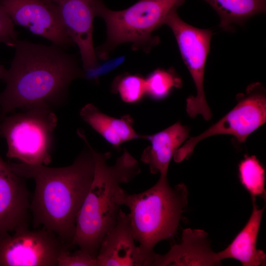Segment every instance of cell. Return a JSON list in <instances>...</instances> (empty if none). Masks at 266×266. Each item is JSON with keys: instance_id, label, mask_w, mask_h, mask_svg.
Returning <instances> with one entry per match:
<instances>
[{"instance_id": "cell-24", "label": "cell", "mask_w": 266, "mask_h": 266, "mask_svg": "<svg viewBox=\"0 0 266 266\" xmlns=\"http://www.w3.org/2000/svg\"><path fill=\"white\" fill-rule=\"evenodd\" d=\"M4 72H0V80L3 77V76L4 75ZM2 117V115L1 111V109L0 107V119H1Z\"/></svg>"}, {"instance_id": "cell-2", "label": "cell", "mask_w": 266, "mask_h": 266, "mask_svg": "<svg viewBox=\"0 0 266 266\" xmlns=\"http://www.w3.org/2000/svg\"><path fill=\"white\" fill-rule=\"evenodd\" d=\"M15 54L2 79L0 94L2 117L16 109L46 107L53 109L66 100L70 83L85 73L64 48L18 40Z\"/></svg>"}, {"instance_id": "cell-3", "label": "cell", "mask_w": 266, "mask_h": 266, "mask_svg": "<svg viewBox=\"0 0 266 266\" xmlns=\"http://www.w3.org/2000/svg\"><path fill=\"white\" fill-rule=\"evenodd\" d=\"M94 178L78 212L75 230L71 244L96 258L106 234L115 225L120 206L117 193L122 183L131 181L140 172L136 160L126 149L109 165L110 153H100L93 148Z\"/></svg>"}, {"instance_id": "cell-4", "label": "cell", "mask_w": 266, "mask_h": 266, "mask_svg": "<svg viewBox=\"0 0 266 266\" xmlns=\"http://www.w3.org/2000/svg\"><path fill=\"white\" fill-rule=\"evenodd\" d=\"M188 190L183 183L171 187L167 177H160L147 190L130 194L121 187L116 195L121 206H127L135 241L152 266L155 245L176 233L188 204Z\"/></svg>"}, {"instance_id": "cell-16", "label": "cell", "mask_w": 266, "mask_h": 266, "mask_svg": "<svg viewBox=\"0 0 266 266\" xmlns=\"http://www.w3.org/2000/svg\"><path fill=\"white\" fill-rule=\"evenodd\" d=\"M252 200V211L247 223L227 248L217 253L221 261L232 258L239 261L243 266L265 265L266 255L263 251L257 248L264 207L259 208L256 200Z\"/></svg>"}, {"instance_id": "cell-13", "label": "cell", "mask_w": 266, "mask_h": 266, "mask_svg": "<svg viewBox=\"0 0 266 266\" xmlns=\"http://www.w3.org/2000/svg\"><path fill=\"white\" fill-rule=\"evenodd\" d=\"M135 241L129 214L120 209L115 225L100 245L97 266H149Z\"/></svg>"}, {"instance_id": "cell-8", "label": "cell", "mask_w": 266, "mask_h": 266, "mask_svg": "<svg viewBox=\"0 0 266 266\" xmlns=\"http://www.w3.org/2000/svg\"><path fill=\"white\" fill-rule=\"evenodd\" d=\"M165 24L171 30L183 61L192 76L197 90L195 96L186 99V111L191 118L201 115L209 121L212 116L203 87L205 67L213 33L209 29L194 27L181 19L177 10L167 17Z\"/></svg>"}, {"instance_id": "cell-19", "label": "cell", "mask_w": 266, "mask_h": 266, "mask_svg": "<svg viewBox=\"0 0 266 266\" xmlns=\"http://www.w3.org/2000/svg\"><path fill=\"white\" fill-rule=\"evenodd\" d=\"M238 176L252 200L258 196L265 197V170L256 156H245L238 165Z\"/></svg>"}, {"instance_id": "cell-17", "label": "cell", "mask_w": 266, "mask_h": 266, "mask_svg": "<svg viewBox=\"0 0 266 266\" xmlns=\"http://www.w3.org/2000/svg\"><path fill=\"white\" fill-rule=\"evenodd\" d=\"M79 114L84 122L116 148L125 142L144 137L134 131L129 116L120 119L111 117L92 103L84 105Z\"/></svg>"}, {"instance_id": "cell-15", "label": "cell", "mask_w": 266, "mask_h": 266, "mask_svg": "<svg viewBox=\"0 0 266 266\" xmlns=\"http://www.w3.org/2000/svg\"><path fill=\"white\" fill-rule=\"evenodd\" d=\"M189 132L187 126L178 122L154 134L144 136L150 145L143 152L141 160L148 165L152 174L159 172L160 177L167 176L170 162L189 137Z\"/></svg>"}, {"instance_id": "cell-10", "label": "cell", "mask_w": 266, "mask_h": 266, "mask_svg": "<svg viewBox=\"0 0 266 266\" xmlns=\"http://www.w3.org/2000/svg\"><path fill=\"white\" fill-rule=\"evenodd\" d=\"M0 6L14 24L64 48L73 45L53 0H0Z\"/></svg>"}, {"instance_id": "cell-9", "label": "cell", "mask_w": 266, "mask_h": 266, "mask_svg": "<svg viewBox=\"0 0 266 266\" xmlns=\"http://www.w3.org/2000/svg\"><path fill=\"white\" fill-rule=\"evenodd\" d=\"M70 248L54 233L29 228L0 235V266H55Z\"/></svg>"}, {"instance_id": "cell-20", "label": "cell", "mask_w": 266, "mask_h": 266, "mask_svg": "<svg viewBox=\"0 0 266 266\" xmlns=\"http://www.w3.org/2000/svg\"><path fill=\"white\" fill-rule=\"evenodd\" d=\"M146 95L155 100L167 98L174 89L180 88L182 81L174 69L158 68L145 79Z\"/></svg>"}, {"instance_id": "cell-7", "label": "cell", "mask_w": 266, "mask_h": 266, "mask_svg": "<svg viewBox=\"0 0 266 266\" xmlns=\"http://www.w3.org/2000/svg\"><path fill=\"white\" fill-rule=\"evenodd\" d=\"M237 103L224 116L200 134L190 137L176 151L173 159L180 163L188 159L196 145L211 136H234L239 143H245L248 136L266 122V91L260 82L248 85L236 96Z\"/></svg>"}, {"instance_id": "cell-11", "label": "cell", "mask_w": 266, "mask_h": 266, "mask_svg": "<svg viewBox=\"0 0 266 266\" xmlns=\"http://www.w3.org/2000/svg\"><path fill=\"white\" fill-rule=\"evenodd\" d=\"M58 5L66 32L80 51L83 67L88 71L99 66L93 46V21L97 0H53Z\"/></svg>"}, {"instance_id": "cell-14", "label": "cell", "mask_w": 266, "mask_h": 266, "mask_svg": "<svg viewBox=\"0 0 266 266\" xmlns=\"http://www.w3.org/2000/svg\"><path fill=\"white\" fill-rule=\"evenodd\" d=\"M207 234L201 230H184L180 243L164 255L156 253L152 266L221 265L217 253L211 249Z\"/></svg>"}, {"instance_id": "cell-1", "label": "cell", "mask_w": 266, "mask_h": 266, "mask_svg": "<svg viewBox=\"0 0 266 266\" xmlns=\"http://www.w3.org/2000/svg\"><path fill=\"white\" fill-rule=\"evenodd\" d=\"M77 134L86 147L68 166L51 167L8 163L16 174L35 182L30 207L33 228L42 226L70 248L76 216L90 187L95 170L93 148L81 130H77Z\"/></svg>"}, {"instance_id": "cell-12", "label": "cell", "mask_w": 266, "mask_h": 266, "mask_svg": "<svg viewBox=\"0 0 266 266\" xmlns=\"http://www.w3.org/2000/svg\"><path fill=\"white\" fill-rule=\"evenodd\" d=\"M24 179L0 155V235L28 228L30 195Z\"/></svg>"}, {"instance_id": "cell-6", "label": "cell", "mask_w": 266, "mask_h": 266, "mask_svg": "<svg viewBox=\"0 0 266 266\" xmlns=\"http://www.w3.org/2000/svg\"><path fill=\"white\" fill-rule=\"evenodd\" d=\"M0 119V136L6 140L7 158L29 165L47 166L51 163L58 123L53 109H23Z\"/></svg>"}, {"instance_id": "cell-22", "label": "cell", "mask_w": 266, "mask_h": 266, "mask_svg": "<svg viewBox=\"0 0 266 266\" xmlns=\"http://www.w3.org/2000/svg\"><path fill=\"white\" fill-rule=\"evenodd\" d=\"M57 266H97L96 258L79 248L72 252L67 249L59 256Z\"/></svg>"}, {"instance_id": "cell-18", "label": "cell", "mask_w": 266, "mask_h": 266, "mask_svg": "<svg viewBox=\"0 0 266 266\" xmlns=\"http://www.w3.org/2000/svg\"><path fill=\"white\" fill-rule=\"evenodd\" d=\"M217 12L220 27L233 31L235 27L266 10V0H203Z\"/></svg>"}, {"instance_id": "cell-5", "label": "cell", "mask_w": 266, "mask_h": 266, "mask_svg": "<svg viewBox=\"0 0 266 266\" xmlns=\"http://www.w3.org/2000/svg\"><path fill=\"white\" fill-rule=\"evenodd\" d=\"M185 0H139L129 7L119 11L107 8L102 0H97V16L102 18L106 27L107 39L99 50L100 59L117 45L132 43L133 48L149 51L157 45L158 36L153 32L163 25L168 16Z\"/></svg>"}, {"instance_id": "cell-21", "label": "cell", "mask_w": 266, "mask_h": 266, "mask_svg": "<svg viewBox=\"0 0 266 266\" xmlns=\"http://www.w3.org/2000/svg\"><path fill=\"white\" fill-rule=\"evenodd\" d=\"M113 88L122 100L128 103H137L146 95L145 79L137 74H127L118 77Z\"/></svg>"}, {"instance_id": "cell-23", "label": "cell", "mask_w": 266, "mask_h": 266, "mask_svg": "<svg viewBox=\"0 0 266 266\" xmlns=\"http://www.w3.org/2000/svg\"><path fill=\"white\" fill-rule=\"evenodd\" d=\"M18 33L14 29V24L9 16L0 6V42L14 47Z\"/></svg>"}, {"instance_id": "cell-25", "label": "cell", "mask_w": 266, "mask_h": 266, "mask_svg": "<svg viewBox=\"0 0 266 266\" xmlns=\"http://www.w3.org/2000/svg\"><path fill=\"white\" fill-rule=\"evenodd\" d=\"M5 70L6 69H5L2 66L0 65V72H4Z\"/></svg>"}]
</instances>
